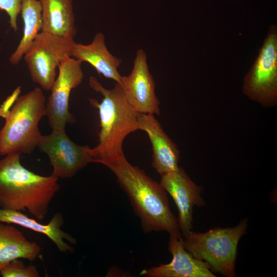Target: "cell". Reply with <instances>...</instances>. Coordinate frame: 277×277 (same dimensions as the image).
<instances>
[{
  "mask_svg": "<svg viewBox=\"0 0 277 277\" xmlns=\"http://www.w3.org/2000/svg\"><path fill=\"white\" fill-rule=\"evenodd\" d=\"M110 169L128 196L145 232L166 231L182 238L177 219L171 212L167 192L142 169L131 165L124 153L100 163Z\"/></svg>",
  "mask_w": 277,
  "mask_h": 277,
  "instance_id": "cell-1",
  "label": "cell"
},
{
  "mask_svg": "<svg viewBox=\"0 0 277 277\" xmlns=\"http://www.w3.org/2000/svg\"><path fill=\"white\" fill-rule=\"evenodd\" d=\"M21 154H9L0 160V208L28 211L41 221L60 190L58 178L52 174L42 176L29 170L21 164Z\"/></svg>",
  "mask_w": 277,
  "mask_h": 277,
  "instance_id": "cell-2",
  "label": "cell"
},
{
  "mask_svg": "<svg viewBox=\"0 0 277 277\" xmlns=\"http://www.w3.org/2000/svg\"><path fill=\"white\" fill-rule=\"evenodd\" d=\"M89 86L103 97L100 103L94 99L90 103L98 109L101 130L98 143L91 148L92 162L101 161L124 153L123 144L130 133L138 130L140 113L127 100L121 85L116 83L114 87L105 88L93 76H90Z\"/></svg>",
  "mask_w": 277,
  "mask_h": 277,
  "instance_id": "cell-3",
  "label": "cell"
},
{
  "mask_svg": "<svg viewBox=\"0 0 277 277\" xmlns=\"http://www.w3.org/2000/svg\"><path fill=\"white\" fill-rule=\"evenodd\" d=\"M46 104L39 87L17 97L4 117L6 121L0 130V155L30 154L38 146L43 135L38 124L46 116Z\"/></svg>",
  "mask_w": 277,
  "mask_h": 277,
  "instance_id": "cell-4",
  "label": "cell"
},
{
  "mask_svg": "<svg viewBox=\"0 0 277 277\" xmlns=\"http://www.w3.org/2000/svg\"><path fill=\"white\" fill-rule=\"evenodd\" d=\"M247 227L245 218L232 227L216 228L205 232L191 230L184 236L183 244L194 258L207 263L211 271L234 277L238 244Z\"/></svg>",
  "mask_w": 277,
  "mask_h": 277,
  "instance_id": "cell-5",
  "label": "cell"
},
{
  "mask_svg": "<svg viewBox=\"0 0 277 277\" xmlns=\"http://www.w3.org/2000/svg\"><path fill=\"white\" fill-rule=\"evenodd\" d=\"M242 91L265 107L277 105V27L271 25L259 54L243 80Z\"/></svg>",
  "mask_w": 277,
  "mask_h": 277,
  "instance_id": "cell-6",
  "label": "cell"
},
{
  "mask_svg": "<svg viewBox=\"0 0 277 277\" xmlns=\"http://www.w3.org/2000/svg\"><path fill=\"white\" fill-rule=\"evenodd\" d=\"M75 42L41 31L35 38L23 57L32 80L43 90L49 91L56 77V69L67 57L71 56Z\"/></svg>",
  "mask_w": 277,
  "mask_h": 277,
  "instance_id": "cell-7",
  "label": "cell"
},
{
  "mask_svg": "<svg viewBox=\"0 0 277 277\" xmlns=\"http://www.w3.org/2000/svg\"><path fill=\"white\" fill-rule=\"evenodd\" d=\"M83 62L73 57H66L59 65L58 74L51 88L46 104V116L53 130H65L67 124L75 122L69 111L70 94L82 82Z\"/></svg>",
  "mask_w": 277,
  "mask_h": 277,
  "instance_id": "cell-8",
  "label": "cell"
},
{
  "mask_svg": "<svg viewBox=\"0 0 277 277\" xmlns=\"http://www.w3.org/2000/svg\"><path fill=\"white\" fill-rule=\"evenodd\" d=\"M37 147L49 157L52 174L61 179L73 177L79 170L92 162L91 148L72 141L65 130H53L42 135Z\"/></svg>",
  "mask_w": 277,
  "mask_h": 277,
  "instance_id": "cell-9",
  "label": "cell"
},
{
  "mask_svg": "<svg viewBox=\"0 0 277 277\" xmlns=\"http://www.w3.org/2000/svg\"><path fill=\"white\" fill-rule=\"evenodd\" d=\"M120 84L127 100L138 112L160 114V104L155 94V83L143 49L137 50L131 72L127 76H122Z\"/></svg>",
  "mask_w": 277,
  "mask_h": 277,
  "instance_id": "cell-10",
  "label": "cell"
},
{
  "mask_svg": "<svg viewBox=\"0 0 277 277\" xmlns=\"http://www.w3.org/2000/svg\"><path fill=\"white\" fill-rule=\"evenodd\" d=\"M161 176V185L171 195L177 206L179 229L185 236L193 228L194 207L206 205L201 196V188L181 167L177 171Z\"/></svg>",
  "mask_w": 277,
  "mask_h": 277,
  "instance_id": "cell-11",
  "label": "cell"
},
{
  "mask_svg": "<svg viewBox=\"0 0 277 277\" xmlns=\"http://www.w3.org/2000/svg\"><path fill=\"white\" fill-rule=\"evenodd\" d=\"M168 250L172 261L167 264L143 270L147 277H215L209 265L194 258L184 247L183 239L170 235Z\"/></svg>",
  "mask_w": 277,
  "mask_h": 277,
  "instance_id": "cell-12",
  "label": "cell"
},
{
  "mask_svg": "<svg viewBox=\"0 0 277 277\" xmlns=\"http://www.w3.org/2000/svg\"><path fill=\"white\" fill-rule=\"evenodd\" d=\"M138 130L148 135L152 146V166L161 175L179 170L180 152L176 144L151 113H140Z\"/></svg>",
  "mask_w": 277,
  "mask_h": 277,
  "instance_id": "cell-13",
  "label": "cell"
},
{
  "mask_svg": "<svg viewBox=\"0 0 277 277\" xmlns=\"http://www.w3.org/2000/svg\"><path fill=\"white\" fill-rule=\"evenodd\" d=\"M0 223L15 224L47 236L62 253H71L72 246L66 242L75 245L76 241L70 234L62 230L64 217L60 213L55 214L49 223L43 224L28 217L21 211L0 208Z\"/></svg>",
  "mask_w": 277,
  "mask_h": 277,
  "instance_id": "cell-14",
  "label": "cell"
},
{
  "mask_svg": "<svg viewBox=\"0 0 277 277\" xmlns=\"http://www.w3.org/2000/svg\"><path fill=\"white\" fill-rule=\"evenodd\" d=\"M72 57L90 64L98 73L107 78L120 84L122 76L118 71L122 60L108 50L104 34L96 33L92 41L88 44L75 43Z\"/></svg>",
  "mask_w": 277,
  "mask_h": 277,
  "instance_id": "cell-15",
  "label": "cell"
},
{
  "mask_svg": "<svg viewBox=\"0 0 277 277\" xmlns=\"http://www.w3.org/2000/svg\"><path fill=\"white\" fill-rule=\"evenodd\" d=\"M43 32L74 39L75 25L72 0H39Z\"/></svg>",
  "mask_w": 277,
  "mask_h": 277,
  "instance_id": "cell-16",
  "label": "cell"
},
{
  "mask_svg": "<svg viewBox=\"0 0 277 277\" xmlns=\"http://www.w3.org/2000/svg\"><path fill=\"white\" fill-rule=\"evenodd\" d=\"M41 251L38 244L28 240L15 227L10 224H0V271L15 259L34 261Z\"/></svg>",
  "mask_w": 277,
  "mask_h": 277,
  "instance_id": "cell-17",
  "label": "cell"
},
{
  "mask_svg": "<svg viewBox=\"0 0 277 277\" xmlns=\"http://www.w3.org/2000/svg\"><path fill=\"white\" fill-rule=\"evenodd\" d=\"M22 17L24 22L23 36L9 61L17 64L42 28V6L39 0H22Z\"/></svg>",
  "mask_w": 277,
  "mask_h": 277,
  "instance_id": "cell-18",
  "label": "cell"
},
{
  "mask_svg": "<svg viewBox=\"0 0 277 277\" xmlns=\"http://www.w3.org/2000/svg\"><path fill=\"white\" fill-rule=\"evenodd\" d=\"M3 277H38V271L34 265L26 266L18 259L7 264L0 271Z\"/></svg>",
  "mask_w": 277,
  "mask_h": 277,
  "instance_id": "cell-19",
  "label": "cell"
},
{
  "mask_svg": "<svg viewBox=\"0 0 277 277\" xmlns=\"http://www.w3.org/2000/svg\"><path fill=\"white\" fill-rule=\"evenodd\" d=\"M21 5L22 0H0V9L7 12L10 27L15 32L18 29L17 19L21 13Z\"/></svg>",
  "mask_w": 277,
  "mask_h": 277,
  "instance_id": "cell-20",
  "label": "cell"
},
{
  "mask_svg": "<svg viewBox=\"0 0 277 277\" xmlns=\"http://www.w3.org/2000/svg\"><path fill=\"white\" fill-rule=\"evenodd\" d=\"M20 93L21 88L20 87H18L13 93L7 98L0 108L1 116L4 117L6 114L10 110Z\"/></svg>",
  "mask_w": 277,
  "mask_h": 277,
  "instance_id": "cell-21",
  "label": "cell"
}]
</instances>
